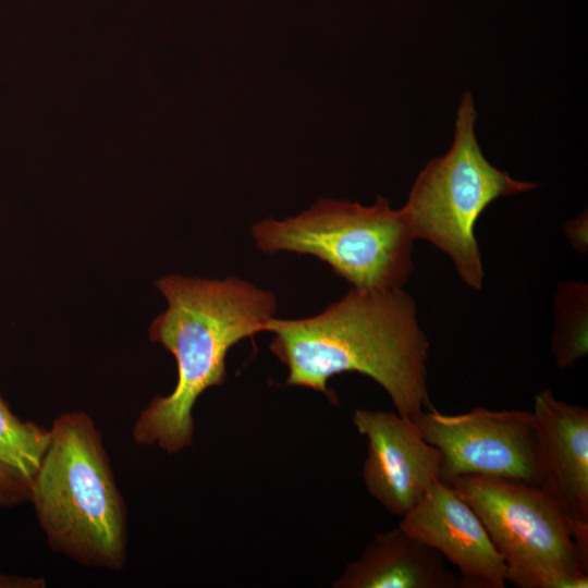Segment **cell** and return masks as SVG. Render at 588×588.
<instances>
[{
  "mask_svg": "<svg viewBox=\"0 0 588 588\" xmlns=\"http://www.w3.org/2000/svg\"><path fill=\"white\" fill-rule=\"evenodd\" d=\"M270 351L287 367V385L330 396L328 380L343 372L371 378L389 394L400 416L414 420L428 395L429 342L416 304L402 289H352L318 315L272 317Z\"/></svg>",
  "mask_w": 588,
  "mask_h": 588,
  "instance_id": "obj_1",
  "label": "cell"
},
{
  "mask_svg": "<svg viewBox=\"0 0 588 588\" xmlns=\"http://www.w3.org/2000/svg\"><path fill=\"white\" fill-rule=\"evenodd\" d=\"M157 289L168 303L149 327V338L176 360L177 380L140 413L133 439L176 453L193 442V408L200 394L225 381V357L260 331L277 311L275 296L235 277L223 280L166 275Z\"/></svg>",
  "mask_w": 588,
  "mask_h": 588,
  "instance_id": "obj_2",
  "label": "cell"
},
{
  "mask_svg": "<svg viewBox=\"0 0 588 588\" xmlns=\"http://www.w3.org/2000/svg\"><path fill=\"white\" fill-rule=\"evenodd\" d=\"M49 429L30 500L50 548L84 566L121 569L127 512L101 433L84 412L62 414Z\"/></svg>",
  "mask_w": 588,
  "mask_h": 588,
  "instance_id": "obj_3",
  "label": "cell"
},
{
  "mask_svg": "<svg viewBox=\"0 0 588 588\" xmlns=\"http://www.w3.org/2000/svg\"><path fill=\"white\" fill-rule=\"evenodd\" d=\"M450 485L475 511L519 588H586L588 527L575 525L542 487L461 475Z\"/></svg>",
  "mask_w": 588,
  "mask_h": 588,
  "instance_id": "obj_4",
  "label": "cell"
},
{
  "mask_svg": "<svg viewBox=\"0 0 588 588\" xmlns=\"http://www.w3.org/2000/svg\"><path fill=\"white\" fill-rule=\"evenodd\" d=\"M252 236L266 254L313 255L358 290L402 289L414 267L415 238L381 196L371 206L319 199L295 217L255 223Z\"/></svg>",
  "mask_w": 588,
  "mask_h": 588,
  "instance_id": "obj_5",
  "label": "cell"
},
{
  "mask_svg": "<svg viewBox=\"0 0 588 588\" xmlns=\"http://www.w3.org/2000/svg\"><path fill=\"white\" fill-rule=\"evenodd\" d=\"M473 97L465 93L449 151L430 160L418 174L401 211L414 238L430 242L446 254L460 278L471 289L483 281L475 224L494 199L534 189L485 158L475 136Z\"/></svg>",
  "mask_w": 588,
  "mask_h": 588,
  "instance_id": "obj_6",
  "label": "cell"
},
{
  "mask_svg": "<svg viewBox=\"0 0 588 588\" xmlns=\"http://www.w3.org/2000/svg\"><path fill=\"white\" fill-rule=\"evenodd\" d=\"M414 421L422 438L441 452V481L478 475L539 486L538 436L532 412L476 407L445 415L430 408Z\"/></svg>",
  "mask_w": 588,
  "mask_h": 588,
  "instance_id": "obj_7",
  "label": "cell"
},
{
  "mask_svg": "<svg viewBox=\"0 0 588 588\" xmlns=\"http://www.w3.org/2000/svg\"><path fill=\"white\" fill-rule=\"evenodd\" d=\"M353 422L368 439L363 467L368 492L392 514L405 515L440 480L441 452L414 420L400 415L356 409Z\"/></svg>",
  "mask_w": 588,
  "mask_h": 588,
  "instance_id": "obj_8",
  "label": "cell"
},
{
  "mask_svg": "<svg viewBox=\"0 0 588 588\" xmlns=\"http://www.w3.org/2000/svg\"><path fill=\"white\" fill-rule=\"evenodd\" d=\"M400 527L438 551L461 574V588H504L506 567L475 511L438 480Z\"/></svg>",
  "mask_w": 588,
  "mask_h": 588,
  "instance_id": "obj_9",
  "label": "cell"
},
{
  "mask_svg": "<svg viewBox=\"0 0 588 588\" xmlns=\"http://www.w3.org/2000/svg\"><path fill=\"white\" fill-rule=\"evenodd\" d=\"M539 486L577 526L588 527V411L558 400L549 389L534 401Z\"/></svg>",
  "mask_w": 588,
  "mask_h": 588,
  "instance_id": "obj_10",
  "label": "cell"
},
{
  "mask_svg": "<svg viewBox=\"0 0 588 588\" xmlns=\"http://www.w3.org/2000/svg\"><path fill=\"white\" fill-rule=\"evenodd\" d=\"M338 588H456L458 578L443 556L403 528L377 535L347 565Z\"/></svg>",
  "mask_w": 588,
  "mask_h": 588,
  "instance_id": "obj_11",
  "label": "cell"
},
{
  "mask_svg": "<svg viewBox=\"0 0 588 588\" xmlns=\"http://www.w3.org/2000/svg\"><path fill=\"white\" fill-rule=\"evenodd\" d=\"M50 440V429L23 421L0 396V504L30 500L35 477Z\"/></svg>",
  "mask_w": 588,
  "mask_h": 588,
  "instance_id": "obj_12",
  "label": "cell"
},
{
  "mask_svg": "<svg viewBox=\"0 0 588 588\" xmlns=\"http://www.w3.org/2000/svg\"><path fill=\"white\" fill-rule=\"evenodd\" d=\"M588 286L583 282H563L554 297L555 329L552 352L560 368H566L586 356Z\"/></svg>",
  "mask_w": 588,
  "mask_h": 588,
  "instance_id": "obj_13",
  "label": "cell"
},
{
  "mask_svg": "<svg viewBox=\"0 0 588 588\" xmlns=\"http://www.w3.org/2000/svg\"><path fill=\"white\" fill-rule=\"evenodd\" d=\"M565 234L577 252L587 249V215H580L565 225Z\"/></svg>",
  "mask_w": 588,
  "mask_h": 588,
  "instance_id": "obj_14",
  "label": "cell"
}]
</instances>
